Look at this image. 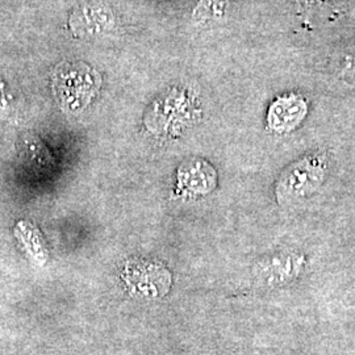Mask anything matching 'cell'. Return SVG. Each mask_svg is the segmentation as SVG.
<instances>
[{
	"instance_id": "obj_3",
	"label": "cell",
	"mask_w": 355,
	"mask_h": 355,
	"mask_svg": "<svg viewBox=\"0 0 355 355\" xmlns=\"http://www.w3.org/2000/svg\"><path fill=\"white\" fill-rule=\"evenodd\" d=\"M308 104L300 95L288 94L275 99L267 112V125L277 133H288L305 119Z\"/></svg>"
},
{
	"instance_id": "obj_2",
	"label": "cell",
	"mask_w": 355,
	"mask_h": 355,
	"mask_svg": "<svg viewBox=\"0 0 355 355\" xmlns=\"http://www.w3.org/2000/svg\"><path fill=\"white\" fill-rule=\"evenodd\" d=\"M327 164L320 155H308L288 166L275 186L280 204H293L311 196L324 182Z\"/></svg>"
},
{
	"instance_id": "obj_4",
	"label": "cell",
	"mask_w": 355,
	"mask_h": 355,
	"mask_svg": "<svg viewBox=\"0 0 355 355\" xmlns=\"http://www.w3.org/2000/svg\"><path fill=\"white\" fill-rule=\"evenodd\" d=\"M178 183L182 191L192 196H203L215 190L217 173L205 159L191 158L179 167Z\"/></svg>"
},
{
	"instance_id": "obj_1",
	"label": "cell",
	"mask_w": 355,
	"mask_h": 355,
	"mask_svg": "<svg viewBox=\"0 0 355 355\" xmlns=\"http://www.w3.org/2000/svg\"><path fill=\"white\" fill-rule=\"evenodd\" d=\"M53 87L64 108L83 110L101 87V76L82 64H61L54 71Z\"/></svg>"
},
{
	"instance_id": "obj_5",
	"label": "cell",
	"mask_w": 355,
	"mask_h": 355,
	"mask_svg": "<svg viewBox=\"0 0 355 355\" xmlns=\"http://www.w3.org/2000/svg\"><path fill=\"white\" fill-rule=\"evenodd\" d=\"M305 1H308V0H305Z\"/></svg>"
}]
</instances>
